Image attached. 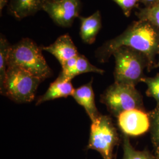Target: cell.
Listing matches in <instances>:
<instances>
[{
  "label": "cell",
  "instance_id": "1",
  "mask_svg": "<svg viewBox=\"0 0 159 159\" xmlns=\"http://www.w3.org/2000/svg\"><path fill=\"white\" fill-rule=\"evenodd\" d=\"M132 48L144 54L148 58L150 71L156 67V56L159 54V32L148 21H134L117 37L106 41L96 52L100 63L107 61L114 51L121 47Z\"/></svg>",
  "mask_w": 159,
  "mask_h": 159
},
{
  "label": "cell",
  "instance_id": "2",
  "mask_svg": "<svg viewBox=\"0 0 159 159\" xmlns=\"http://www.w3.org/2000/svg\"><path fill=\"white\" fill-rule=\"evenodd\" d=\"M40 47L34 41L25 38L11 46L8 67H17L28 71L43 81L52 74Z\"/></svg>",
  "mask_w": 159,
  "mask_h": 159
},
{
  "label": "cell",
  "instance_id": "3",
  "mask_svg": "<svg viewBox=\"0 0 159 159\" xmlns=\"http://www.w3.org/2000/svg\"><path fill=\"white\" fill-rule=\"evenodd\" d=\"M115 59L114 72L115 83L136 85L142 82L144 69L148 67L146 56L140 51L123 46L114 51Z\"/></svg>",
  "mask_w": 159,
  "mask_h": 159
},
{
  "label": "cell",
  "instance_id": "4",
  "mask_svg": "<svg viewBox=\"0 0 159 159\" xmlns=\"http://www.w3.org/2000/svg\"><path fill=\"white\" fill-rule=\"evenodd\" d=\"M43 80L17 67L7 68L1 94L18 103L33 101L37 89Z\"/></svg>",
  "mask_w": 159,
  "mask_h": 159
},
{
  "label": "cell",
  "instance_id": "5",
  "mask_svg": "<svg viewBox=\"0 0 159 159\" xmlns=\"http://www.w3.org/2000/svg\"><path fill=\"white\" fill-rule=\"evenodd\" d=\"M100 102L107 107L110 113L116 117L127 110H145L142 96L133 85L114 82L101 96Z\"/></svg>",
  "mask_w": 159,
  "mask_h": 159
},
{
  "label": "cell",
  "instance_id": "6",
  "mask_svg": "<svg viewBox=\"0 0 159 159\" xmlns=\"http://www.w3.org/2000/svg\"><path fill=\"white\" fill-rule=\"evenodd\" d=\"M119 143V134L111 118L100 114L92 122L87 148L96 150L103 159H113L114 148Z\"/></svg>",
  "mask_w": 159,
  "mask_h": 159
},
{
  "label": "cell",
  "instance_id": "7",
  "mask_svg": "<svg viewBox=\"0 0 159 159\" xmlns=\"http://www.w3.org/2000/svg\"><path fill=\"white\" fill-rule=\"evenodd\" d=\"M81 7L80 0L47 1L43 10L58 26L70 27L75 19L80 17Z\"/></svg>",
  "mask_w": 159,
  "mask_h": 159
},
{
  "label": "cell",
  "instance_id": "8",
  "mask_svg": "<svg viewBox=\"0 0 159 159\" xmlns=\"http://www.w3.org/2000/svg\"><path fill=\"white\" fill-rule=\"evenodd\" d=\"M117 118L120 129L123 134L129 136H140L150 130L149 114L145 110H127L120 114Z\"/></svg>",
  "mask_w": 159,
  "mask_h": 159
},
{
  "label": "cell",
  "instance_id": "9",
  "mask_svg": "<svg viewBox=\"0 0 159 159\" xmlns=\"http://www.w3.org/2000/svg\"><path fill=\"white\" fill-rule=\"evenodd\" d=\"M42 50L53 55L61 66L71 58L80 54L68 34L60 36L51 45L42 47Z\"/></svg>",
  "mask_w": 159,
  "mask_h": 159
},
{
  "label": "cell",
  "instance_id": "10",
  "mask_svg": "<svg viewBox=\"0 0 159 159\" xmlns=\"http://www.w3.org/2000/svg\"><path fill=\"white\" fill-rule=\"evenodd\" d=\"M93 81L75 89L72 97L80 106L83 107L91 122L95 121L101 114L98 111L94 100V94L92 87Z\"/></svg>",
  "mask_w": 159,
  "mask_h": 159
},
{
  "label": "cell",
  "instance_id": "11",
  "mask_svg": "<svg viewBox=\"0 0 159 159\" xmlns=\"http://www.w3.org/2000/svg\"><path fill=\"white\" fill-rule=\"evenodd\" d=\"M48 0H10L8 11L18 20L33 16L43 10Z\"/></svg>",
  "mask_w": 159,
  "mask_h": 159
},
{
  "label": "cell",
  "instance_id": "12",
  "mask_svg": "<svg viewBox=\"0 0 159 159\" xmlns=\"http://www.w3.org/2000/svg\"><path fill=\"white\" fill-rule=\"evenodd\" d=\"M80 20V35L82 41L87 44L94 43L97 35L102 27V17L97 11L88 17H79Z\"/></svg>",
  "mask_w": 159,
  "mask_h": 159
},
{
  "label": "cell",
  "instance_id": "13",
  "mask_svg": "<svg viewBox=\"0 0 159 159\" xmlns=\"http://www.w3.org/2000/svg\"><path fill=\"white\" fill-rule=\"evenodd\" d=\"M71 81L58 75L57 79L50 84L45 94L38 98L36 105L58 98L72 96L75 89Z\"/></svg>",
  "mask_w": 159,
  "mask_h": 159
},
{
  "label": "cell",
  "instance_id": "14",
  "mask_svg": "<svg viewBox=\"0 0 159 159\" xmlns=\"http://www.w3.org/2000/svg\"><path fill=\"white\" fill-rule=\"evenodd\" d=\"M87 73H96L102 74L104 73V71L91 64L84 56L79 54L74 68L70 71L68 73L65 75L60 74L59 76L65 79L71 80L78 75Z\"/></svg>",
  "mask_w": 159,
  "mask_h": 159
},
{
  "label": "cell",
  "instance_id": "15",
  "mask_svg": "<svg viewBox=\"0 0 159 159\" xmlns=\"http://www.w3.org/2000/svg\"><path fill=\"white\" fill-rule=\"evenodd\" d=\"M123 159H157L147 150H137L131 145L129 136L123 134Z\"/></svg>",
  "mask_w": 159,
  "mask_h": 159
},
{
  "label": "cell",
  "instance_id": "16",
  "mask_svg": "<svg viewBox=\"0 0 159 159\" xmlns=\"http://www.w3.org/2000/svg\"><path fill=\"white\" fill-rule=\"evenodd\" d=\"M11 45L6 37L1 34L0 38V89L2 88L6 79L8 68L9 51Z\"/></svg>",
  "mask_w": 159,
  "mask_h": 159
},
{
  "label": "cell",
  "instance_id": "17",
  "mask_svg": "<svg viewBox=\"0 0 159 159\" xmlns=\"http://www.w3.org/2000/svg\"><path fill=\"white\" fill-rule=\"evenodd\" d=\"M136 15L139 20H146L151 23L159 32V4L139 9Z\"/></svg>",
  "mask_w": 159,
  "mask_h": 159
},
{
  "label": "cell",
  "instance_id": "18",
  "mask_svg": "<svg viewBox=\"0 0 159 159\" xmlns=\"http://www.w3.org/2000/svg\"><path fill=\"white\" fill-rule=\"evenodd\" d=\"M150 120V131L151 140L154 148L159 146V105L149 113Z\"/></svg>",
  "mask_w": 159,
  "mask_h": 159
},
{
  "label": "cell",
  "instance_id": "19",
  "mask_svg": "<svg viewBox=\"0 0 159 159\" xmlns=\"http://www.w3.org/2000/svg\"><path fill=\"white\" fill-rule=\"evenodd\" d=\"M142 82L148 87L146 94L148 97L153 98L159 105V73L153 77H144Z\"/></svg>",
  "mask_w": 159,
  "mask_h": 159
},
{
  "label": "cell",
  "instance_id": "20",
  "mask_svg": "<svg viewBox=\"0 0 159 159\" xmlns=\"http://www.w3.org/2000/svg\"><path fill=\"white\" fill-rule=\"evenodd\" d=\"M119 6L123 12L125 16L127 17H130L132 11L137 8L140 0H112Z\"/></svg>",
  "mask_w": 159,
  "mask_h": 159
},
{
  "label": "cell",
  "instance_id": "21",
  "mask_svg": "<svg viewBox=\"0 0 159 159\" xmlns=\"http://www.w3.org/2000/svg\"><path fill=\"white\" fill-rule=\"evenodd\" d=\"M157 0H140V4H143L144 7H150L156 4Z\"/></svg>",
  "mask_w": 159,
  "mask_h": 159
},
{
  "label": "cell",
  "instance_id": "22",
  "mask_svg": "<svg viewBox=\"0 0 159 159\" xmlns=\"http://www.w3.org/2000/svg\"><path fill=\"white\" fill-rule=\"evenodd\" d=\"M8 1H9V0H0V13H1V15L2 10L7 5Z\"/></svg>",
  "mask_w": 159,
  "mask_h": 159
},
{
  "label": "cell",
  "instance_id": "23",
  "mask_svg": "<svg viewBox=\"0 0 159 159\" xmlns=\"http://www.w3.org/2000/svg\"><path fill=\"white\" fill-rule=\"evenodd\" d=\"M155 150H156V152H155V156L157 157V159H159V146L156 148H155Z\"/></svg>",
  "mask_w": 159,
  "mask_h": 159
},
{
  "label": "cell",
  "instance_id": "24",
  "mask_svg": "<svg viewBox=\"0 0 159 159\" xmlns=\"http://www.w3.org/2000/svg\"><path fill=\"white\" fill-rule=\"evenodd\" d=\"M156 67H159V61H158V63H157V65H156Z\"/></svg>",
  "mask_w": 159,
  "mask_h": 159
},
{
  "label": "cell",
  "instance_id": "25",
  "mask_svg": "<svg viewBox=\"0 0 159 159\" xmlns=\"http://www.w3.org/2000/svg\"><path fill=\"white\" fill-rule=\"evenodd\" d=\"M159 4V0H157V2H156V4Z\"/></svg>",
  "mask_w": 159,
  "mask_h": 159
},
{
  "label": "cell",
  "instance_id": "26",
  "mask_svg": "<svg viewBox=\"0 0 159 159\" xmlns=\"http://www.w3.org/2000/svg\"><path fill=\"white\" fill-rule=\"evenodd\" d=\"M48 1H58V0H48Z\"/></svg>",
  "mask_w": 159,
  "mask_h": 159
}]
</instances>
